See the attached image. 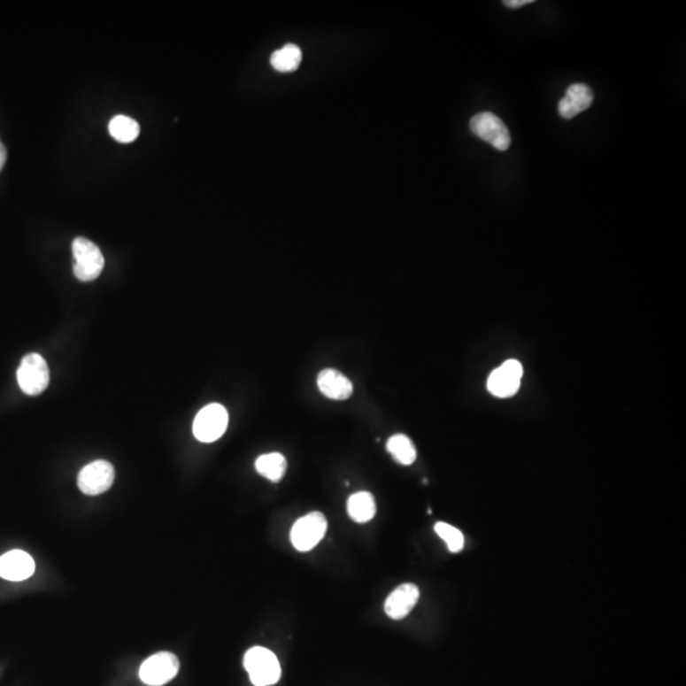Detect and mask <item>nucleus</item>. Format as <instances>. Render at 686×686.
<instances>
[{
	"label": "nucleus",
	"instance_id": "12",
	"mask_svg": "<svg viewBox=\"0 0 686 686\" xmlns=\"http://www.w3.org/2000/svg\"><path fill=\"white\" fill-rule=\"evenodd\" d=\"M594 102V92L586 84H572L566 90L565 97L559 104L560 118L572 119L583 111L589 110Z\"/></svg>",
	"mask_w": 686,
	"mask_h": 686
},
{
	"label": "nucleus",
	"instance_id": "17",
	"mask_svg": "<svg viewBox=\"0 0 686 686\" xmlns=\"http://www.w3.org/2000/svg\"><path fill=\"white\" fill-rule=\"evenodd\" d=\"M387 451L402 466H411L417 459V451L410 437L398 434L390 437L387 443Z\"/></svg>",
	"mask_w": 686,
	"mask_h": 686
},
{
	"label": "nucleus",
	"instance_id": "1",
	"mask_svg": "<svg viewBox=\"0 0 686 686\" xmlns=\"http://www.w3.org/2000/svg\"><path fill=\"white\" fill-rule=\"evenodd\" d=\"M244 668L255 686H271L279 682L281 667L273 651L253 647L244 656Z\"/></svg>",
	"mask_w": 686,
	"mask_h": 686
},
{
	"label": "nucleus",
	"instance_id": "10",
	"mask_svg": "<svg viewBox=\"0 0 686 686\" xmlns=\"http://www.w3.org/2000/svg\"><path fill=\"white\" fill-rule=\"evenodd\" d=\"M35 560L30 554L26 551H8L0 557V577L8 581H25L30 579L35 574Z\"/></svg>",
	"mask_w": 686,
	"mask_h": 686
},
{
	"label": "nucleus",
	"instance_id": "3",
	"mask_svg": "<svg viewBox=\"0 0 686 686\" xmlns=\"http://www.w3.org/2000/svg\"><path fill=\"white\" fill-rule=\"evenodd\" d=\"M74 256V274L83 282L97 279L104 267V258L101 250L87 238H75L73 242Z\"/></svg>",
	"mask_w": 686,
	"mask_h": 686
},
{
	"label": "nucleus",
	"instance_id": "4",
	"mask_svg": "<svg viewBox=\"0 0 686 686\" xmlns=\"http://www.w3.org/2000/svg\"><path fill=\"white\" fill-rule=\"evenodd\" d=\"M469 127L475 136L489 143L496 150L506 151L511 145L509 127L492 112H482L473 116Z\"/></svg>",
	"mask_w": 686,
	"mask_h": 686
},
{
	"label": "nucleus",
	"instance_id": "9",
	"mask_svg": "<svg viewBox=\"0 0 686 686\" xmlns=\"http://www.w3.org/2000/svg\"><path fill=\"white\" fill-rule=\"evenodd\" d=\"M522 365L518 360H507L490 374L487 388L498 398H509L520 389Z\"/></svg>",
	"mask_w": 686,
	"mask_h": 686
},
{
	"label": "nucleus",
	"instance_id": "6",
	"mask_svg": "<svg viewBox=\"0 0 686 686\" xmlns=\"http://www.w3.org/2000/svg\"><path fill=\"white\" fill-rule=\"evenodd\" d=\"M229 416L226 407L218 403L206 405L198 412L194 421L195 437L201 443H214L227 431Z\"/></svg>",
	"mask_w": 686,
	"mask_h": 686
},
{
	"label": "nucleus",
	"instance_id": "18",
	"mask_svg": "<svg viewBox=\"0 0 686 686\" xmlns=\"http://www.w3.org/2000/svg\"><path fill=\"white\" fill-rule=\"evenodd\" d=\"M108 130L111 136L119 143L134 142L140 134V127L135 119L124 115L115 116L111 119Z\"/></svg>",
	"mask_w": 686,
	"mask_h": 686
},
{
	"label": "nucleus",
	"instance_id": "2",
	"mask_svg": "<svg viewBox=\"0 0 686 686\" xmlns=\"http://www.w3.org/2000/svg\"><path fill=\"white\" fill-rule=\"evenodd\" d=\"M17 381L23 393L40 396L48 389L50 372L48 363L39 353H28L22 358L17 372Z\"/></svg>",
	"mask_w": 686,
	"mask_h": 686
},
{
	"label": "nucleus",
	"instance_id": "7",
	"mask_svg": "<svg viewBox=\"0 0 686 686\" xmlns=\"http://www.w3.org/2000/svg\"><path fill=\"white\" fill-rule=\"evenodd\" d=\"M178 671L180 661L176 655L171 652H158L143 662L139 676L144 684L162 686L173 680Z\"/></svg>",
	"mask_w": 686,
	"mask_h": 686
},
{
	"label": "nucleus",
	"instance_id": "13",
	"mask_svg": "<svg viewBox=\"0 0 686 686\" xmlns=\"http://www.w3.org/2000/svg\"><path fill=\"white\" fill-rule=\"evenodd\" d=\"M318 388L327 398L346 401L353 393L351 381L335 369H324L318 375Z\"/></svg>",
	"mask_w": 686,
	"mask_h": 686
},
{
	"label": "nucleus",
	"instance_id": "21",
	"mask_svg": "<svg viewBox=\"0 0 686 686\" xmlns=\"http://www.w3.org/2000/svg\"><path fill=\"white\" fill-rule=\"evenodd\" d=\"M5 162H7V149H5L4 144L0 140V171L4 167Z\"/></svg>",
	"mask_w": 686,
	"mask_h": 686
},
{
	"label": "nucleus",
	"instance_id": "11",
	"mask_svg": "<svg viewBox=\"0 0 686 686\" xmlns=\"http://www.w3.org/2000/svg\"><path fill=\"white\" fill-rule=\"evenodd\" d=\"M420 590L413 583H403L398 586L385 601L384 610L388 617L401 620L407 617L412 609L419 603Z\"/></svg>",
	"mask_w": 686,
	"mask_h": 686
},
{
	"label": "nucleus",
	"instance_id": "19",
	"mask_svg": "<svg viewBox=\"0 0 686 686\" xmlns=\"http://www.w3.org/2000/svg\"><path fill=\"white\" fill-rule=\"evenodd\" d=\"M435 531L446 543L451 553H459V551H463L464 536L459 529L446 524V522H437L435 525Z\"/></svg>",
	"mask_w": 686,
	"mask_h": 686
},
{
	"label": "nucleus",
	"instance_id": "15",
	"mask_svg": "<svg viewBox=\"0 0 686 686\" xmlns=\"http://www.w3.org/2000/svg\"><path fill=\"white\" fill-rule=\"evenodd\" d=\"M286 469H288V463H286L284 455L280 454V452L261 455L256 460V471L262 477L267 478L274 483L284 478Z\"/></svg>",
	"mask_w": 686,
	"mask_h": 686
},
{
	"label": "nucleus",
	"instance_id": "14",
	"mask_svg": "<svg viewBox=\"0 0 686 686\" xmlns=\"http://www.w3.org/2000/svg\"><path fill=\"white\" fill-rule=\"evenodd\" d=\"M347 513L358 524L370 521L376 513L375 498L369 492L355 493L347 502Z\"/></svg>",
	"mask_w": 686,
	"mask_h": 686
},
{
	"label": "nucleus",
	"instance_id": "16",
	"mask_svg": "<svg viewBox=\"0 0 686 686\" xmlns=\"http://www.w3.org/2000/svg\"><path fill=\"white\" fill-rule=\"evenodd\" d=\"M303 54L299 46L289 43L271 55V66L280 73H290L299 68Z\"/></svg>",
	"mask_w": 686,
	"mask_h": 686
},
{
	"label": "nucleus",
	"instance_id": "5",
	"mask_svg": "<svg viewBox=\"0 0 686 686\" xmlns=\"http://www.w3.org/2000/svg\"><path fill=\"white\" fill-rule=\"evenodd\" d=\"M327 527L328 524L322 513H308L295 522L290 533L291 544L299 551H312L326 536Z\"/></svg>",
	"mask_w": 686,
	"mask_h": 686
},
{
	"label": "nucleus",
	"instance_id": "8",
	"mask_svg": "<svg viewBox=\"0 0 686 686\" xmlns=\"http://www.w3.org/2000/svg\"><path fill=\"white\" fill-rule=\"evenodd\" d=\"M115 481V469L106 460H96L84 466L78 475V487L84 495L98 496L107 492Z\"/></svg>",
	"mask_w": 686,
	"mask_h": 686
},
{
	"label": "nucleus",
	"instance_id": "20",
	"mask_svg": "<svg viewBox=\"0 0 686 686\" xmlns=\"http://www.w3.org/2000/svg\"><path fill=\"white\" fill-rule=\"evenodd\" d=\"M531 3H534V0H506L504 4L510 10H518V8L525 7Z\"/></svg>",
	"mask_w": 686,
	"mask_h": 686
}]
</instances>
